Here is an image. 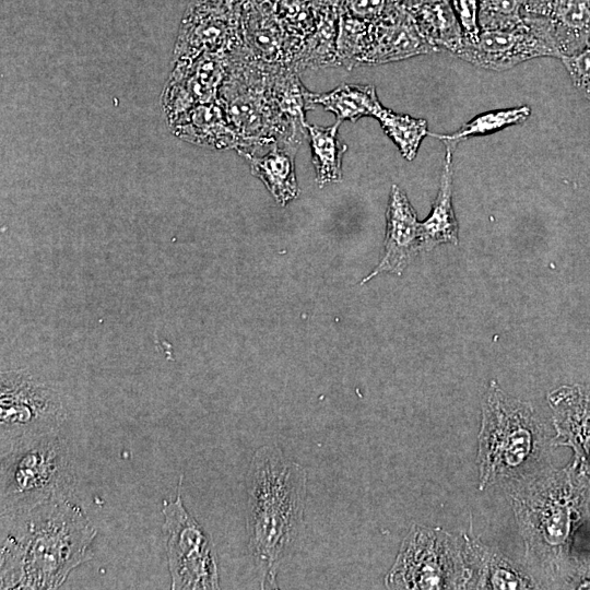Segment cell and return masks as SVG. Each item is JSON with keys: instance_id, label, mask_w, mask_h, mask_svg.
<instances>
[{"instance_id": "6da1fadb", "label": "cell", "mask_w": 590, "mask_h": 590, "mask_svg": "<svg viewBox=\"0 0 590 590\" xmlns=\"http://www.w3.org/2000/svg\"><path fill=\"white\" fill-rule=\"evenodd\" d=\"M504 491L533 577L543 588L566 589L580 562L573 545L589 517L590 468L574 457L564 468L548 465Z\"/></svg>"}, {"instance_id": "7a4b0ae2", "label": "cell", "mask_w": 590, "mask_h": 590, "mask_svg": "<svg viewBox=\"0 0 590 590\" xmlns=\"http://www.w3.org/2000/svg\"><path fill=\"white\" fill-rule=\"evenodd\" d=\"M96 534L84 509L69 498L1 516L0 588H60L74 568L93 557Z\"/></svg>"}, {"instance_id": "3957f363", "label": "cell", "mask_w": 590, "mask_h": 590, "mask_svg": "<svg viewBox=\"0 0 590 590\" xmlns=\"http://www.w3.org/2000/svg\"><path fill=\"white\" fill-rule=\"evenodd\" d=\"M248 548L261 589L278 588L280 566L300 545L305 531L307 472L275 445L253 453L246 476Z\"/></svg>"}, {"instance_id": "277c9868", "label": "cell", "mask_w": 590, "mask_h": 590, "mask_svg": "<svg viewBox=\"0 0 590 590\" xmlns=\"http://www.w3.org/2000/svg\"><path fill=\"white\" fill-rule=\"evenodd\" d=\"M476 462L479 489H503L551 465L546 425L527 401L492 380L482 400Z\"/></svg>"}, {"instance_id": "5b68a950", "label": "cell", "mask_w": 590, "mask_h": 590, "mask_svg": "<svg viewBox=\"0 0 590 590\" xmlns=\"http://www.w3.org/2000/svg\"><path fill=\"white\" fill-rule=\"evenodd\" d=\"M1 516L28 511L56 498H70L75 473L59 430L22 440L1 452Z\"/></svg>"}, {"instance_id": "8992f818", "label": "cell", "mask_w": 590, "mask_h": 590, "mask_svg": "<svg viewBox=\"0 0 590 590\" xmlns=\"http://www.w3.org/2000/svg\"><path fill=\"white\" fill-rule=\"evenodd\" d=\"M388 589H472L463 535L414 523L385 577Z\"/></svg>"}, {"instance_id": "52a82bcc", "label": "cell", "mask_w": 590, "mask_h": 590, "mask_svg": "<svg viewBox=\"0 0 590 590\" xmlns=\"http://www.w3.org/2000/svg\"><path fill=\"white\" fill-rule=\"evenodd\" d=\"M67 408L56 386L25 369L1 371L0 448L59 430Z\"/></svg>"}, {"instance_id": "ba28073f", "label": "cell", "mask_w": 590, "mask_h": 590, "mask_svg": "<svg viewBox=\"0 0 590 590\" xmlns=\"http://www.w3.org/2000/svg\"><path fill=\"white\" fill-rule=\"evenodd\" d=\"M182 475L175 500L164 502L163 532L173 590L219 589L215 546L201 524L186 510L181 498Z\"/></svg>"}, {"instance_id": "9c48e42d", "label": "cell", "mask_w": 590, "mask_h": 590, "mask_svg": "<svg viewBox=\"0 0 590 590\" xmlns=\"http://www.w3.org/2000/svg\"><path fill=\"white\" fill-rule=\"evenodd\" d=\"M522 16V22L510 27L482 30L475 44H462L455 55L494 71L508 70L533 58H560L546 24L536 17Z\"/></svg>"}, {"instance_id": "30bf717a", "label": "cell", "mask_w": 590, "mask_h": 590, "mask_svg": "<svg viewBox=\"0 0 590 590\" xmlns=\"http://www.w3.org/2000/svg\"><path fill=\"white\" fill-rule=\"evenodd\" d=\"M386 221L384 253L361 284L384 272L401 275L423 250L421 222L417 221L416 212L405 192L398 185L391 187Z\"/></svg>"}, {"instance_id": "8fae6325", "label": "cell", "mask_w": 590, "mask_h": 590, "mask_svg": "<svg viewBox=\"0 0 590 590\" xmlns=\"http://www.w3.org/2000/svg\"><path fill=\"white\" fill-rule=\"evenodd\" d=\"M555 435L553 446H566L590 468V389L563 386L548 396Z\"/></svg>"}, {"instance_id": "7c38bea8", "label": "cell", "mask_w": 590, "mask_h": 590, "mask_svg": "<svg viewBox=\"0 0 590 590\" xmlns=\"http://www.w3.org/2000/svg\"><path fill=\"white\" fill-rule=\"evenodd\" d=\"M472 589H540L541 583L496 547L486 545L471 532L462 534ZM543 589V588H542Z\"/></svg>"}, {"instance_id": "4fadbf2b", "label": "cell", "mask_w": 590, "mask_h": 590, "mask_svg": "<svg viewBox=\"0 0 590 590\" xmlns=\"http://www.w3.org/2000/svg\"><path fill=\"white\" fill-rule=\"evenodd\" d=\"M522 14L546 23L560 57L579 49L590 37V0H526Z\"/></svg>"}, {"instance_id": "5bb4252c", "label": "cell", "mask_w": 590, "mask_h": 590, "mask_svg": "<svg viewBox=\"0 0 590 590\" xmlns=\"http://www.w3.org/2000/svg\"><path fill=\"white\" fill-rule=\"evenodd\" d=\"M408 20H394L370 32V40L362 64H379L435 51Z\"/></svg>"}, {"instance_id": "9a60e30c", "label": "cell", "mask_w": 590, "mask_h": 590, "mask_svg": "<svg viewBox=\"0 0 590 590\" xmlns=\"http://www.w3.org/2000/svg\"><path fill=\"white\" fill-rule=\"evenodd\" d=\"M296 152L297 149L275 144L263 153L243 155L249 162L252 175L264 184L282 206L296 199L299 192L295 174Z\"/></svg>"}, {"instance_id": "2e32d148", "label": "cell", "mask_w": 590, "mask_h": 590, "mask_svg": "<svg viewBox=\"0 0 590 590\" xmlns=\"http://www.w3.org/2000/svg\"><path fill=\"white\" fill-rule=\"evenodd\" d=\"M180 128L181 137L201 145L216 149L239 145V137L217 99L192 107Z\"/></svg>"}, {"instance_id": "e0dca14e", "label": "cell", "mask_w": 590, "mask_h": 590, "mask_svg": "<svg viewBox=\"0 0 590 590\" xmlns=\"http://www.w3.org/2000/svg\"><path fill=\"white\" fill-rule=\"evenodd\" d=\"M452 154L446 148L439 189L428 217L421 222L423 250L440 244H458L459 226L452 205Z\"/></svg>"}, {"instance_id": "ac0fdd59", "label": "cell", "mask_w": 590, "mask_h": 590, "mask_svg": "<svg viewBox=\"0 0 590 590\" xmlns=\"http://www.w3.org/2000/svg\"><path fill=\"white\" fill-rule=\"evenodd\" d=\"M311 101L315 106L320 105L334 114L338 120L353 122L365 116L374 117L381 106L376 88L370 84L343 83L328 93H312Z\"/></svg>"}, {"instance_id": "d6986e66", "label": "cell", "mask_w": 590, "mask_h": 590, "mask_svg": "<svg viewBox=\"0 0 590 590\" xmlns=\"http://www.w3.org/2000/svg\"><path fill=\"white\" fill-rule=\"evenodd\" d=\"M341 122L337 120L329 127L307 123L311 161L316 170V182L319 187L342 179V157L347 145L339 137Z\"/></svg>"}, {"instance_id": "ffe728a7", "label": "cell", "mask_w": 590, "mask_h": 590, "mask_svg": "<svg viewBox=\"0 0 590 590\" xmlns=\"http://www.w3.org/2000/svg\"><path fill=\"white\" fill-rule=\"evenodd\" d=\"M531 115L528 105L511 108L489 110L476 115L451 133H430L455 151L460 142L475 137H483L503 130L510 126L523 123Z\"/></svg>"}, {"instance_id": "44dd1931", "label": "cell", "mask_w": 590, "mask_h": 590, "mask_svg": "<svg viewBox=\"0 0 590 590\" xmlns=\"http://www.w3.org/2000/svg\"><path fill=\"white\" fill-rule=\"evenodd\" d=\"M374 117L408 161L416 156L422 140L429 134L425 119L398 114L382 105Z\"/></svg>"}, {"instance_id": "7402d4cb", "label": "cell", "mask_w": 590, "mask_h": 590, "mask_svg": "<svg viewBox=\"0 0 590 590\" xmlns=\"http://www.w3.org/2000/svg\"><path fill=\"white\" fill-rule=\"evenodd\" d=\"M482 30L510 27L522 22L520 0H479Z\"/></svg>"}, {"instance_id": "603a6c76", "label": "cell", "mask_w": 590, "mask_h": 590, "mask_svg": "<svg viewBox=\"0 0 590 590\" xmlns=\"http://www.w3.org/2000/svg\"><path fill=\"white\" fill-rule=\"evenodd\" d=\"M559 59L574 86L590 99V37L582 47Z\"/></svg>"}, {"instance_id": "cb8c5ba5", "label": "cell", "mask_w": 590, "mask_h": 590, "mask_svg": "<svg viewBox=\"0 0 590 590\" xmlns=\"http://www.w3.org/2000/svg\"><path fill=\"white\" fill-rule=\"evenodd\" d=\"M462 34V44H475L481 33L479 0H449Z\"/></svg>"}, {"instance_id": "d4e9b609", "label": "cell", "mask_w": 590, "mask_h": 590, "mask_svg": "<svg viewBox=\"0 0 590 590\" xmlns=\"http://www.w3.org/2000/svg\"><path fill=\"white\" fill-rule=\"evenodd\" d=\"M566 589H590V560L579 562Z\"/></svg>"}]
</instances>
